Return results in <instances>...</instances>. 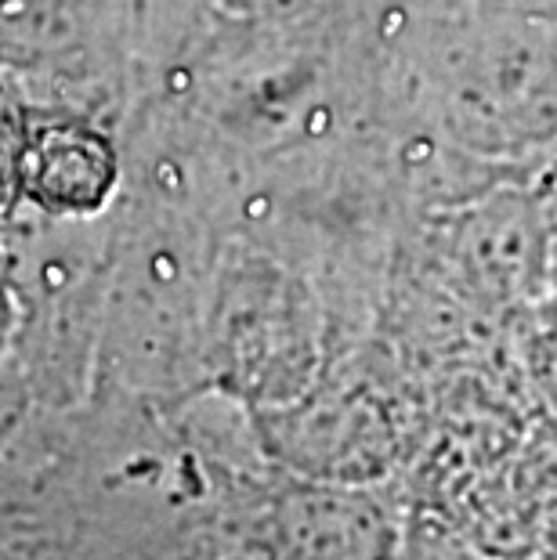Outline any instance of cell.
Here are the masks:
<instances>
[{"mask_svg":"<svg viewBox=\"0 0 557 560\" xmlns=\"http://www.w3.org/2000/svg\"><path fill=\"white\" fill-rule=\"evenodd\" d=\"M19 199L51 218H91L120 185V156L105 130L69 113H19Z\"/></svg>","mask_w":557,"mask_h":560,"instance_id":"obj_1","label":"cell"}]
</instances>
